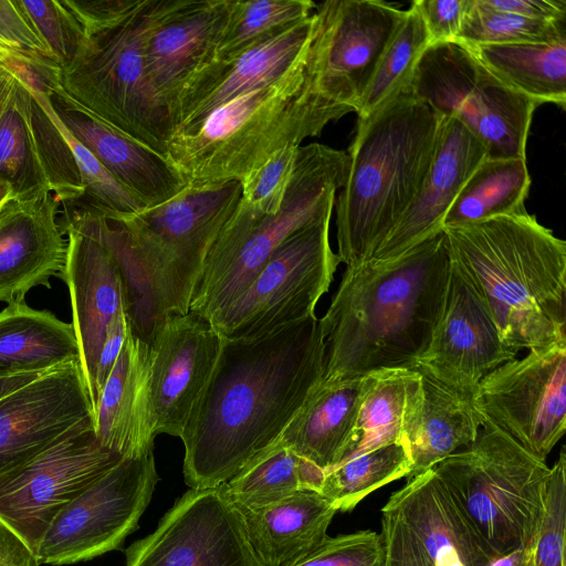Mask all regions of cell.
Here are the masks:
<instances>
[{
  "label": "cell",
  "mask_w": 566,
  "mask_h": 566,
  "mask_svg": "<svg viewBox=\"0 0 566 566\" xmlns=\"http://www.w3.org/2000/svg\"><path fill=\"white\" fill-rule=\"evenodd\" d=\"M451 261L514 352L566 340V242L530 213L443 228Z\"/></svg>",
  "instance_id": "cell-3"
},
{
  "label": "cell",
  "mask_w": 566,
  "mask_h": 566,
  "mask_svg": "<svg viewBox=\"0 0 566 566\" xmlns=\"http://www.w3.org/2000/svg\"><path fill=\"white\" fill-rule=\"evenodd\" d=\"M485 157L484 145L462 123L439 117L436 148L422 186L369 260H394L440 232L459 191Z\"/></svg>",
  "instance_id": "cell-23"
},
{
  "label": "cell",
  "mask_w": 566,
  "mask_h": 566,
  "mask_svg": "<svg viewBox=\"0 0 566 566\" xmlns=\"http://www.w3.org/2000/svg\"><path fill=\"white\" fill-rule=\"evenodd\" d=\"M481 417L476 439L432 469L496 557L532 547L551 468Z\"/></svg>",
  "instance_id": "cell-6"
},
{
  "label": "cell",
  "mask_w": 566,
  "mask_h": 566,
  "mask_svg": "<svg viewBox=\"0 0 566 566\" xmlns=\"http://www.w3.org/2000/svg\"><path fill=\"white\" fill-rule=\"evenodd\" d=\"M415 375L416 371L411 369L370 373L345 460L380 446L401 441Z\"/></svg>",
  "instance_id": "cell-36"
},
{
  "label": "cell",
  "mask_w": 566,
  "mask_h": 566,
  "mask_svg": "<svg viewBox=\"0 0 566 566\" xmlns=\"http://www.w3.org/2000/svg\"><path fill=\"white\" fill-rule=\"evenodd\" d=\"M488 566H534L532 547L518 548L496 556Z\"/></svg>",
  "instance_id": "cell-54"
},
{
  "label": "cell",
  "mask_w": 566,
  "mask_h": 566,
  "mask_svg": "<svg viewBox=\"0 0 566 566\" xmlns=\"http://www.w3.org/2000/svg\"><path fill=\"white\" fill-rule=\"evenodd\" d=\"M222 337L205 317L168 315L150 342V388L156 433L178 437L214 368Z\"/></svg>",
  "instance_id": "cell-20"
},
{
  "label": "cell",
  "mask_w": 566,
  "mask_h": 566,
  "mask_svg": "<svg viewBox=\"0 0 566 566\" xmlns=\"http://www.w3.org/2000/svg\"><path fill=\"white\" fill-rule=\"evenodd\" d=\"M63 2L88 35L130 12L139 0H63Z\"/></svg>",
  "instance_id": "cell-50"
},
{
  "label": "cell",
  "mask_w": 566,
  "mask_h": 566,
  "mask_svg": "<svg viewBox=\"0 0 566 566\" xmlns=\"http://www.w3.org/2000/svg\"><path fill=\"white\" fill-rule=\"evenodd\" d=\"M293 566H386L384 536L374 531L327 536Z\"/></svg>",
  "instance_id": "cell-45"
},
{
  "label": "cell",
  "mask_w": 566,
  "mask_h": 566,
  "mask_svg": "<svg viewBox=\"0 0 566 566\" xmlns=\"http://www.w3.org/2000/svg\"><path fill=\"white\" fill-rule=\"evenodd\" d=\"M332 213L284 240L249 287L210 321L222 338H256L315 314L340 263L329 243Z\"/></svg>",
  "instance_id": "cell-11"
},
{
  "label": "cell",
  "mask_w": 566,
  "mask_h": 566,
  "mask_svg": "<svg viewBox=\"0 0 566 566\" xmlns=\"http://www.w3.org/2000/svg\"><path fill=\"white\" fill-rule=\"evenodd\" d=\"M120 459L99 444L94 418H86L42 451L0 471V523L36 553L59 512Z\"/></svg>",
  "instance_id": "cell-12"
},
{
  "label": "cell",
  "mask_w": 566,
  "mask_h": 566,
  "mask_svg": "<svg viewBox=\"0 0 566 566\" xmlns=\"http://www.w3.org/2000/svg\"><path fill=\"white\" fill-rule=\"evenodd\" d=\"M473 403L545 461L566 430V340L531 349L492 370L479 384Z\"/></svg>",
  "instance_id": "cell-15"
},
{
  "label": "cell",
  "mask_w": 566,
  "mask_h": 566,
  "mask_svg": "<svg viewBox=\"0 0 566 566\" xmlns=\"http://www.w3.org/2000/svg\"><path fill=\"white\" fill-rule=\"evenodd\" d=\"M239 510L265 566H293L310 555L327 537L337 512L319 492L305 489L266 506Z\"/></svg>",
  "instance_id": "cell-30"
},
{
  "label": "cell",
  "mask_w": 566,
  "mask_h": 566,
  "mask_svg": "<svg viewBox=\"0 0 566 566\" xmlns=\"http://www.w3.org/2000/svg\"><path fill=\"white\" fill-rule=\"evenodd\" d=\"M348 169L349 156L344 150L318 143L300 146L280 208L261 219L226 258L202 271L189 312L210 322L232 304L284 240L333 211Z\"/></svg>",
  "instance_id": "cell-8"
},
{
  "label": "cell",
  "mask_w": 566,
  "mask_h": 566,
  "mask_svg": "<svg viewBox=\"0 0 566 566\" xmlns=\"http://www.w3.org/2000/svg\"><path fill=\"white\" fill-rule=\"evenodd\" d=\"M126 566H265L224 484L190 489L157 528L126 551Z\"/></svg>",
  "instance_id": "cell-16"
},
{
  "label": "cell",
  "mask_w": 566,
  "mask_h": 566,
  "mask_svg": "<svg viewBox=\"0 0 566 566\" xmlns=\"http://www.w3.org/2000/svg\"><path fill=\"white\" fill-rule=\"evenodd\" d=\"M306 52L279 78L238 96L189 132L170 138L167 156L187 186L241 181L274 153L301 146L338 119L313 83Z\"/></svg>",
  "instance_id": "cell-5"
},
{
  "label": "cell",
  "mask_w": 566,
  "mask_h": 566,
  "mask_svg": "<svg viewBox=\"0 0 566 566\" xmlns=\"http://www.w3.org/2000/svg\"><path fill=\"white\" fill-rule=\"evenodd\" d=\"M481 421L473 401L416 371L401 439L412 462L407 478L421 474L459 448L469 447L478 437Z\"/></svg>",
  "instance_id": "cell-28"
},
{
  "label": "cell",
  "mask_w": 566,
  "mask_h": 566,
  "mask_svg": "<svg viewBox=\"0 0 566 566\" xmlns=\"http://www.w3.org/2000/svg\"><path fill=\"white\" fill-rule=\"evenodd\" d=\"M411 467L402 441L384 444L328 470L319 493L337 511L347 512L375 490L408 476Z\"/></svg>",
  "instance_id": "cell-37"
},
{
  "label": "cell",
  "mask_w": 566,
  "mask_h": 566,
  "mask_svg": "<svg viewBox=\"0 0 566 566\" xmlns=\"http://www.w3.org/2000/svg\"><path fill=\"white\" fill-rule=\"evenodd\" d=\"M61 202L52 192L9 199L0 207V302L24 301L33 287L60 275L67 242L57 222Z\"/></svg>",
  "instance_id": "cell-24"
},
{
  "label": "cell",
  "mask_w": 566,
  "mask_h": 566,
  "mask_svg": "<svg viewBox=\"0 0 566 566\" xmlns=\"http://www.w3.org/2000/svg\"><path fill=\"white\" fill-rule=\"evenodd\" d=\"M45 371L40 373H22L4 377H0V398L14 389L30 382Z\"/></svg>",
  "instance_id": "cell-56"
},
{
  "label": "cell",
  "mask_w": 566,
  "mask_h": 566,
  "mask_svg": "<svg viewBox=\"0 0 566 566\" xmlns=\"http://www.w3.org/2000/svg\"><path fill=\"white\" fill-rule=\"evenodd\" d=\"M94 430L99 444L123 459L153 452L157 433L150 388V347L133 334L130 326L101 392Z\"/></svg>",
  "instance_id": "cell-27"
},
{
  "label": "cell",
  "mask_w": 566,
  "mask_h": 566,
  "mask_svg": "<svg viewBox=\"0 0 566 566\" xmlns=\"http://www.w3.org/2000/svg\"><path fill=\"white\" fill-rule=\"evenodd\" d=\"M325 373L315 314L251 339L222 338L180 436L190 489L217 488L270 447Z\"/></svg>",
  "instance_id": "cell-1"
},
{
  "label": "cell",
  "mask_w": 566,
  "mask_h": 566,
  "mask_svg": "<svg viewBox=\"0 0 566 566\" xmlns=\"http://www.w3.org/2000/svg\"><path fill=\"white\" fill-rule=\"evenodd\" d=\"M566 453L551 468L543 514L532 545L534 566H565Z\"/></svg>",
  "instance_id": "cell-43"
},
{
  "label": "cell",
  "mask_w": 566,
  "mask_h": 566,
  "mask_svg": "<svg viewBox=\"0 0 566 566\" xmlns=\"http://www.w3.org/2000/svg\"><path fill=\"white\" fill-rule=\"evenodd\" d=\"M381 513L386 566H430L419 545L397 514L385 507Z\"/></svg>",
  "instance_id": "cell-48"
},
{
  "label": "cell",
  "mask_w": 566,
  "mask_h": 566,
  "mask_svg": "<svg viewBox=\"0 0 566 566\" xmlns=\"http://www.w3.org/2000/svg\"><path fill=\"white\" fill-rule=\"evenodd\" d=\"M566 40V22L534 20L471 0L455 41L463 44L552 43Z\"/></svg>",
  "instance_id": "cell-40"
},
{
  "label": "cell",
  "mask_w": 566,
  "mask_h": 566,
  "mask_svg": "<svg viewBox=\"0 0 566 566\" xmlns=\"http://www.w3.org/2000/svg\"><path fill=\"white\" fill-rule=\"evenodd\" d=\"M449 272L443 229L394 260L346 266L319 318L323 380L412 370L440 318Z\"/></svg>",
  "instance_id": "cell-2"
},
{
  "label": "cell",
  "mask_w": 566,
  "mask_h": 566,
  "mask_svg": "<svg viewBox=\"0 0 566 566\" xmlns=\"http://www.w3.org/2000/svg\"><path fill=\"white\" fill-rule=\"evenodd\" d=\"M298 147L291 146L274 153L241 179V200L255 214L268 217L280 208L295 167Z\"/></svg>",
  "instance_id": "cell-44"
},
{
  "label": "cell",
  "mask_w": 566,
  "mask_h": 566,
  "mask_svg": "<svg viewBox=\"0 0 566 566\" xmlns=\"http://www.w3.org/2000/svg\"><path fill=\"white\" fill-rule=\"evenodd\" d=\"M370 374L323 380L274 441L325 472L345 460Z\"/></svg>",
  "instance_id": "cell-29"
},
{
  "label": "cell",
  "mask_w": 566,
  "mask_h": 566,
  "mask_svg": "<svg viewBox=\"0 0 566 566\" xmlns=\"http://www.w3.org/2000/svg\"><path fill=\"white\" fill-rule=\"evenodd\" d=\"M93 417L80 361L48 370L0 398V471L42 451Z\"/></svg>",
  "instance_id": "cell-21"
},
{
  "label": "cell",
  "mask_w": 566,
  "mask_h": 566,
  "mask_svg": "<svg viewBox=\"0 0 566 566\" xmlns=\"http://www.w3.org/2000/svg\"><path fill=\"white\" fill-rule=\"evenodd\" d=\"M313 25L314 11L234 57L207 63L181 93L172 118V136L189 132L214 109L286 73L304 55Z\"/></svg>",
  "instance_id": "cell-22"
},
{
  "label": "cell",
  "mask_w": 566,
  "mask_h": 566,
  "mask_svg": "<svg viewBox=\"0 0 566 566\" xmlns=\"http://www.w3.org/2000/svg\"><path fill=\"white\" fill-rule=\"evenodd\" d=\"M431 44L455 41L471 0H415Z\"/></svg>",
  "instance_id": "cell-47"
},
{
  "label": "cell",
  "mask_w": 566,
  "mask_h": 566,
  "mask_svg": "<svg viewBox=\"0 0 566 566\" xmlns=\"http://www.w3.org/2000/svg\"><path fill=\"white\" fill-rule=\"evenodd\" d=\"M12 87V76L0 70V114L10 96ZM10 199V189L0 181V207Z\"/></svg>",
  "instance_id": "cell-55"
},
{
  "label": "cell",
  "mask_w": 566,
  "mask_h": 566,
  "mask_svg": "<svg viewBox=\"0 0 566 566\" xmlns=\"http://www.w3.org/2000/svg\"><path fill=\"white\" fill-rule=\"evenodd\" d=\"M516 354L502 343L482 300L450 259L440 318L412 370L473 401L481 380Z\"/></svg>",
  "instance_id": "cell-17"
},
{
  "label": "cell",
  "mask_w": 566,
  "mask_h": 566,
  "mask_svg": "<svg viewBox=\"0 0 566 566\" xmlns=\"http://www.w3.org/2000/svg\"><path fill=\"white\" fill-rule=\"evenodd\" d=\"M27 97V88L12 77L10 96L0 114V181L10 189V199L52 192L30 122Z\"/></svg>",
  "instance_id": "cell-35"
},
{
  "label": "cell",
  "mask_w": 566,
  "mask_h": 566,
  "mask_svg": "<svg viewBox=\"0 0 566 566\" xmlns=\"http://www.w3.org/2000/svg\"><path fill=\"white\" fill-rule=\"evenodd\" d=\"M493 10L534 20L566 22V0H481Z\"/></svg>",
  "instance_id": "cell-52"
},
{
  "label": "cell",
  "mask_w": 566,
  "mask_h": 566,
  "mask_svg": "<svg viewBox=\"0 0 566 566\" xmlns=\"http://www.w3.org/2000/svg\"><path fill=\"white\" fill-rule=\"evenodd\" d=\"M464 45L511 90L538 106L553 103L565 107L566 40L552 43Z\"/></svg>",
  "instance_id": "cell-32"
},
{
  "label": "cell",
  "mask_w": 566,
  "mask_h": 566,
  "mask_svg": "<svg viewBox=\"0 0 566 566\" xmlns=\"http://www.w3.org/2000/svg\"><path fill=\"white\" fill-rule=\"evenodd\" d=\"M74 361H80V349L72 323L24 301L0 312V377L48 371Z\"/></svg>",
  "instance_id": "cell-31"
},
{
  "label": "cell",
  "mask_w": 566,
  "mask_h": 566,
  "mask_svg": "<svg viewBox=\"0 0 566 566\" xmlns=\"http://www.w3.org/2000/svg\"><path fill=\"white\" fill-rule=\"evenodd\" d=\"M531 188L525 158H484L465 181L442 229L502 216L526 213L524 202Z\"/></svg>",
  "instance_id": "cell-33"
},
{
  "label": "cell",
  "mask_w": 566,
  "mask_h": 566,
  "mask_svg": "<svg viewBox=\"0 0 566 566\" xmlns=\"http://www.w3.org/2000/svg\"><path fill=\"white\" fill-rule=\"evenodd\" d=\"M405 91L439 117L462 123L484 145L486 158L526 159L538 105L503 84L461 42L428 46Z\"/></svg>",
  "instance_id": "cell-9"
},
{
  "label": "cell",
  "mask_w": 566,
  "mask_h": 566,
  "mask_svg": "<svg viewBox=\"0 0 566 566\" xmlns=\"http://www.w3.org/2000/svg\"><path fill=\"white\" fill-rule=\"evenodd\" d=\"M157 481L153 452L120 459L54 517L35 553L39 564H74L118 549L138 526Z\"/></svg>",
  "instance_id": "cell-14"
},
{
  "label": "cell",
  "mask_w": 566,
  "mask_h": 566,
  "mask_svg": "<svg viewBox=\"0 0 566 566\" xmlns=\"http://www.w3.org/2000/svg\"><path fill=\"white\" fill-rule=\"evenodd\" d=\"M33 32L64 69L82 51L87 35L63 0H14Z\"/></svg>",
  "instance_id": "cell-42"
},
{
  "label": "cell",
  "mask_w": 566,
  "mask_h": 566,
  "mask_svg": "<svg viewBox=\"0 0 566 566\" xmlns=\"http://www.w3.org/2000/svg\"><path fill=\"white\" fill-rule=\"evenodd\" d=\"M405 10L380 0L316 4L306 65L338 119L359 109L377 63Z\"/></svg>",
  "instance_id": "cell-13"
},
{
  "label": "cell",
  "mask_w": 566,
  "mask_h": 566,
  "mask_svg": "<svg viewBox=\"0 0 566 566\" xmlns=\"http://www.w3.org/2000/svg\"><path fill=\"white\" fill-rule=\"evenodd\" d=\"M0 566H39L35 553L1 523Z\"/></svg>",
  "instance_id": "cell-53"
},
{
  "label": "cell",
  "mask_w": 566,
  "mask_h": 566,
  "mask_svg": "<svg viewBox=\"0 0 566 566\" xmlns=\"http://www.w3.org/2000/svg\"><path fill=\"white\" fill-rule=\"evenodd\" d=\"M384 507L401 520L430 566H488L494 558L433 469L408 479Z\"/></svg>",
  "instance_id": "cell-26"
},
{
  "label": "cell",
  "mask_w": 566,
  "mask_h": 566,
  "mask_svg": "<svg viewBox=\"0 0 566 566\" xmlns=\"http://www.w3.org/2000/svg\"><path fill=\"white\" fill-rule=\"evenodd\" d=\"M3 51L31 52L53 59L14 0H0V52Z\"/></svg>",
  "instance_id": "cell-49"
},
{
  "label": "cell",
  "mask_w": 566,
  "mask_h": 566,
  "mask_svg": "<svg viewBox=\"0 0 566 566\" xmlns=\"http://www.w3.org/2000/svg\"><path fill=\"white\" fill-rule=\"evenodd\" d=\"M311 0H232L213 60L234 57L286 25L310 17Z\"/></svg>",
  "instance_id": "cell-39"
},
{
  "label": "cell",
  "mask_w": 566,
  "mask_h": 566,
  "mask_svg": "<svg viewBox=\"0 0 566 566\" xmlns=\"http://www.w3.org/2000/svg\"><path fill=\"white\" fill-rule=\"evenodd\" d=\"M49 112L65 138L84 188L83 197L75 202L78 210L90 211L106 219H122L135 214L146 206L118 182L97 158L63 126L46 102Z\"/></svg>",
  "instance_id": "cell-41"
},
{
  "label": "cell",
  "mask_w": 566,
  "mask_h": 566,
  "mask_svg": "<svg viewBox=\"0 0 566 566\" xmlns=\"http://www.w3.org/2000/svg\"><path fill=\"white\" fill-rule=\"evenodd\" d=\"M64 230L66 256L59 276L70 292L72 325L95 413L97 360L108 326L125 311L124 286L118 266L101 237L95 213L72 209L66 213Z\"/></svg>",
  "instance_id": "cell-18"
},
{
  "label": "cell",
  "mask_w": 566,
  "mask_h": 566,
  "mask_svg": "<svg viewBox=\"0 0 566 566\" xmlns=\"http://www.w3.org/2000/svg\"><path fill=\"white\" fill-rule=\"evenodd\" d=\"M63 126L146 208L180 193L187 182L171 160L132 139L73 101L63 88L50 96Z\"/></svg>",
  "instance_id": "cell-25"
},
{
  "label": "cell",
  "mask_w": 566,
  "mask_h": 566,
  "mask_svg": "<svg viewBox=\"0 0 566 566\" xmlns=\"http://www.w3.org/2000/svg\"><path fill=\"white\" fill-rule=\"evenodd\" d=\"M128 326L129 324L126 317V313L123 311L112 321L107 328L106 336L98 356L95 374L96 407L103 387L123 349L128 332Z\"/></svg>",
  "instance_id": "cell-51"
},
{
  "label": "cell",
  "mask_w": 566,
  "mask_h": 566,
  "mask_svg": "<svg viewBox=\"0 0 566 566\" xmlns=\"http://www.w3.org/2000/svg\"><path fill=\"white\" fill-rule=\"evenodd\" d=\"M325 474L314 463L273 442L252 458L224 486L238 507L258 509L302 489L319 492Z\"/></svg>",
  "instance_id": "cell-34"
},
{
  "label": "cell",
  "mask_w": 566,
  "mask_h": 566,
  "mask_svg": "<svg viewBox=\"0 0 566 566\" xmlns=\"http://www.w3.org/2000/svg\"><path fill=\"white\" fill-rule=\"evenodd\" d=\"M241 192L238 180L187 186L159 206L113 219L157 280L172 314L189 312L207 255Z\"/></svg>",
  "instance_id": "cell-10"
},
{
  "label": "cell",
  "mask_w": 566,
  "mask_h": 566,
  "mask_svg": "<svg viewBox=\"0 0 566 566\" xmlns=\"http://www.w3.org/2000/svg\"><path fill=\"white\" fill-rule=\"evenodd\" d=\"M157 1L139 0L130 12L88 34L77 57L62 69L61 85L109 126L167 156L174 128L145 70V44Z\"/></svg>",
  "instance_id": "cell-7"
},
{
  "label": "cell",
  "mask_w": 566,
  "mask_h": 566,
  "mask_svg": "<svg viewBox=\"0 0 566 566\" xmlns=\"http://www.w3.org/2000/svg\"><path fill=\"white\" fill-rule=\"evenodd\" d=\"M232 0H158L145 44L149 86L172 118L189 81L213 60Z\"/></svg>",
  "instance_id": "cell-19"
},
{
  "label": "cell",
  "mask_w": 566,
  "mask_h": 566,
  "mask_svg": "<svg viewBox=\"0 0 566 566\" xmlns=\"http://www.w3.org/2000/svg\"><path fill=\"white\" fill-rule=\"evenodd\" d=\"M430 45L423 20L411 3L377 63L361 98L358 119L369 116L407 87L417 63Z\"/></svg>",
  "instance_id": "cell-38"
},
{
  "label": "cell",
  "mask_w": 566,
  "mask_h": 566,
  "mask_svg": "<svg viewBox=\"0 0 566 566\" xmlns=\"http://www.w3.org/2000/svg\"><path fill=\"white\" fill-rule=\"evenodd\" d=\"M0 70L10 74L30 92L51 96L61 85V66L51 57L38 53L0 52Z\"/></svg>",
  "instance_id": "cell-46"
},
{
  "label": "cell",
  "mask_w": 566,
  "mask_h": 566,
  "mask_svg": "<svg viewBox=\"0 0 566 566\" xmlns=\"http://www.w3.org/2000/svg\"><path fill=\"white\" fill-rule=\"evenodd\" d=\"M438 127L439 116L405 90L358 119L335 200L337 255L346 266L368 261L416 198Z\"/></svg>",
  "instance_id": "cell-4"
}]
</instances>
